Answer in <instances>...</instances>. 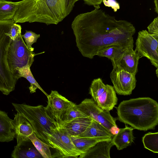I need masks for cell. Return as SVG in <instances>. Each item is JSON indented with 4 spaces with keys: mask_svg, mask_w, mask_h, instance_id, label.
<instances>
[{
    "mask_svg": "<svg viewBox=\"0 0 158 158\" xmlns=\"http://www.w3.org/2000/svg\"><path fill=\"white\" fill-rule=\"evenodd\" d=\"M102 2L105 6L111 7L114 12L120 9L119 4L115 0H102Z\"/></svg>",
    "mask_w": 158,
    "mask_h": 158,
    "instance_id": "obj_31",
    "label": "cell"
},
{
    "mask_svg": "<svg viewBox=\"0 0 158 158\" xmlns=\"http://www.w3.org/2000/svg\"><path fill=\"white\" fill-rule=\"evenodd\" d=\"M39 54H35L27 47L21 33L15 40H12L8 49L7 61L15 78L17 69L27 66L30 67L34 61V56Z\"/></svg>",
    "mask_w": 158,
    "mask_h": 158,
    "instance_id": "obj_7",
    "label": "cell"
},
{
    "mask_svg": "<svg viewBox=\"0 0 158 158\" xmlns=\"http://www.w3.org/2000/svg\"><path fill=\"white\" fill-rule=\"evenodd\" d=\"M77 106L79 110L87 116L100 123L114 135L118 130L115 118L110 114V111L104 110L97 105L93 99L86 98Z\"/></svg>",
    "mask_w": 158,
    "mask_h": 158,
    "instance_id": "obj_9",
    "label": "cell"
},
{
    "mask_svg": "<svg viewBox=\"0 0 158 158\" xmlns=\"http://www.w3.org/2000/svg\"><path fill=\"white\" fill-rule=\"evenodd\" d=\"M47 97L48 104L45 108L51 117L59 123L62 115L74 103L56 90H52Z\"/></svg>",
    "mask_w": 158,
    "mask_h": 158,
    "instance_id": "obj_12",
    "label": "cell"
},
{
    "mask_svg": "<svg viewBox=\"0 0 158 158\" xmlns=\"http://www.w3.org/2000/svg\"><path fill=\"white\" fill-rule=\"evenodd\" d=\"M30 68L29 66H27L17 69L15 76V78L18 80L21 77L25 78L30 84V86L29 87L30 93L35 92L36 89H38L47 97L48 94L44 90L35 79Z\"/></svg>",
    "mask_w": 158,
    "mask_h": 158,
    "instance_id": "obj_22",
    "label": "cell"
},
{
    "mask_svg": "<svg viewBox=\"0 0 158 158\" xmlns=\"http://www.w3.org/2000/svg\"><path fill=\"white\" fill-rule=\"evenodd\" d=\"M114 135L102 125L92 119L86 130L78 136L90 138H112Z\"/></svg>",
    "mask_w": 158,
    "mask_h": 158,
    "instance_id": "obj_18",
    "label": "cell"
},
{
    "mask_svg": "<svg viewBox=\"0 0 158 158\" xmlns=\"http://www.w3.org/2000/svg\"><path fill=\"white\" fill-rule=\"evenodd\" d=\"M27 140L17 144L11 154L13 158H39L43 157L35 148L27 147Z\"/></svg>",
    "mask_w": 158,
    "mask_h": 158,
    "instance_id": "obj_20",
    "label": "cell"
},
{
    "mask_svg": "<svg viewBox=\"0 0 158 158\" xmlns=\"http://www.w3.org/2000/svg\"><path fill=\"white\" fill-rule=\"evenodd\" d=\"M144 148L154 153H158V132H148L142 137Z\"/></svg>",
    "mask_w": 158,
    "mask_h": 158,
    "instance_id": "obj_26",
    "label": "cell"
},
{
    "mask_svg": "<svg viewBox=\"0 0 158 158\" xmlns=\"http://www.w3.org/2000/svg\"><path fill=\"white\" fill-rule=\"evenodd\" d=\"M18 2L0 0V20L12 19L17 10Z\"/></svg>",
    "mask_w": 158,
    "mask_h": 158,
    "instance_id": "obj_23",
    "label": "cell"
},
{
    "mask_svg": "<svg viewBox=\"0 0 158 158\" xmlns=\"http://www.w3.org/2000/svg\"><path fill=\"white\" fill-rule=\"evenodd\" d=\"M79 0H23L13 19L15 23L57 24L71 12Z\"/></svg>",
    "mask_w": 158,
    "mask_h": 158,
    "instance_id": "obj_2",
    "label": "cell"
},
{
    "mask_svg": "<svg viewBox=\"0 0 158 158\" xmlns=\"http://www.w3.org/2000/svg\"><path fill=\"white\" fill-rule=\"evenodd\" d=\"M111 139L100 141L79 158H110V150L113 146Z\"/></svg>",
    "mask_w": 158,
    "mask_h": 158,
    "instance_id": "obj_17",
    "label": "cell"
},
{
    "mask_svg": "<svg viewBox=\"0 0 158 158\" xmlns=\"http://www.w3.org/2000/svg\"><path fill=\"white\" fill-rule=\"evenodd\" d=\"M84 3L89 6H93L94 7L100 6L102 2V0H82Z\"/></svg>",
    "mask_w": 158,
    "mask_h": 158,
    "instance_id": "obj_32",
    "label": "cell"
},
{
    "mask_svg": "<svg viewBox=\"0 0 158 158\" xmlns=\"http://www.w3.org/2000/svg\"><path fill=\"white\" fill-rule=\"evenodd\" d=\"M28 138L43 158H52L49 149L51 147L37 137L34 132L28 137Z\"/></svg>",
    "mask_w": 158,
    "mask_h": 158,
    "instance_id": "obj_25",
    "label": "cell"
},
{
    "mask_svg": "<svg viewBox=\"0 0 158 158\" xmlns=\"http://www.w3.org/2000/svg\"><path fill=\"white\" fill-rule=\"evenodd\" d=\"M11 120L6 113L0 110V142H9L15 138Z\"/></svg>",
    "mask_w": 158,
    "mask_h": 158,
    "instance_id": "obj_19",
    "label": "cell"
},
{
    "mask_svg": "<svg viewBox=\"0 0 158 158\" xmlns=\"http://www.w3.org/2000/svg\"><path fill=\"white\" fill-rule=\"evenodd\" d=\"M134 129L127 125L124 128L119 129L112 139L113 145L115 146L118 150H120L131 145L134 139L133 132Z\"/></svg>",
    "mask_w": 158,
    "mask_h": 158,
    "instance_id": "obj_15",
    "label": "cell"
},
{
    "mask_svg": "<svg viewBox=\"0 0 158 158\" xmlns=\"http://www.w3.org/2000/svg\"><path fill=\"white\" fill-rule=\"evenodd\" d=\"M94 7L90 12L78 15L71 24L77 46L82 55L93 59L100 49L112 44L133 48L136 29L133 24L117 20L100 9V6Z\"/></svg>",
    "mask_w": 158,
    "mask_h": 158,
    "instance_id": "obj_1",
    "label": "cell"
},
{
    "mask_svg": "<svg viewBox=\"0 0 158 158\" xmlns=\"http://www.w3.org/2000/svg\"><path fill=\"white\" fill-rule=\"evenodd\" d=\"M17 112L25 117L32 126L36 136L49 144L44 132L50 133L58 124L43 105L32 106L26 104L12 103Z\"/></svg>",
    "mask_w": 158,
    "mask_h": 158,
    "instance_id": "obj_4",
    "label": "cell"
},
{
    "mask_svg": "<svg viewBox=\"0 0 158 158\" xmlns=\"http://www.w3.org/2000/svg\"><path fill=\"white\" fill-rule=\"evenodd\" d=\"M92 119L88 117L79 118L59 124L71 136H77L83 132L91 123Z\"/></svg>",
    "mask_w": 158,
    "mask_h": 158,
    "instance_id": "obj_16",
    "label": "cell"
},
{
    "mask_svg": "<svg viewBox=\"0 0 158 158\" xmlns=\"http://www.w3.org/2000/svg\"><path fill=\"white\" fill-rule=\"evenodd\" d=\"M117 119L134 129L146 131L158 124V104L149 97L124 100L117 108Z\"/></svg>",
    "mask_w": 158,
    "mask_h": 158,
    "instance_id": "obj_3",
    "label": "cell"
},
{
    "mask_svg": "<svg viewBox=\"0 0 158 158\" xmlns=\"http://www.w3.org/2000/svg\"><path fill=\"white\" fill-rule=\"evenodd\" d=\"M21 26L15 23L11 26L8 35L12 40H14L19 34L21 33Z\"/></svg>",
    "mask_w": 158,
    "mask_h": 158,
    "instance_id": "obj_30",
    "label": "cell"
},
{
    "mask_svg": "<svg viewBox=\"0 0 158 158\" xmlns=\"http://www.w3.org/2000/svg\"><path fill=\"white\" fill-rule=\"evenodd\" d=\"M49 144L58 152L59 157L77 158L84 153L74 145L71 135L59 123L50 133L44 132Z\"/></svg>",
    "mask_w": 158,
    "mask_h": 158,
    "instance_id": "obj_6",
    "label": "cell"
},
{
    "mask_svg": "<svg viewBox=\"0 0 158 158\" xmlns=\"http://www.w3.org/2000/svg\"><path fill=\"white\" fill-rule=\"evenodd\" d=\"M139 55L133 48L126 49L117 57L111 60L113 69L117 70H124L136 74L138 70Z\"/></svg>",
    "mask_w": 158,
    "mask_h": 158,
    "instance_id": "obj_13",
    "label": "cell"
},
{
    "mask_svg": "<svg viewBox=\"0 0 158 158\" xmlns=\"http://www.w3.org/2000/svg\"><path fill=\"white\" fill-rule=\"evenodd\" d=\"M13 19L0 20V91L8 95L15 89L18 81L11 72L7 61L8 49L12 39L8 35Z\"/></svg>",
    "mask_w": 158,
    "mask_h": 158,
    "instance_id": "obj_5",
    "label": "cell"
},
{
    "mask_svg": "<svg viewBox=\"0 0 158 158\" xmlns=\"http://www.w3.org/2000/svg\"><path fill=\"white\" fill-rule=\"evenodd\" d=\"M135 74L113 69L110 77L115 92L120 95L131 94L136 85Z\"/></svg>",
    "mask_w": 158,
    "mask_h": 158,
    "instance_id": "obj_11",
    "label": "cell"
},
{
    "mask_svg": "<svg viewBox=\"0 0 158 158\" xmlns=\"http://www.w3.org/2000/svg\"><path fill=\"white\" fill-rule=\"evenodd\" d=\"M135 51L141 58L145 57L152 64L158 68V39L154 37L146 30L138 33Z\"/></svg>",
    "mask_w": 158,
    "mask_h": 158,
    "instance_id": "obj_10",
    "label": "cell"
},
{
    "mask_svg": "<svg viewBox=\"0 0 158 158\" xmlns=\"http://www.w3.org/2000/svg\"><path fill=\"white\" fill-rule=\"evenodd\" d=\"M22 36L25 40L27 47L31 51H33L34 48L32 47V45L36 42L38 39L40 37V35L36 34L31 31L26 30L25 33Z\"/></svg>",
    "mask_w": 158,
    "mask_h": 158,
    "instance_id": "obj_28",
    "label": "cell"
},
{
    "mask_svg": "<svg viewBox=\"0 0 158 158\" xmlns=\"http://www.w3.org/2000/svg\"><path fill=\"white\" fill-rule=\"evenodd\" d=\"M148 32L155 38L158 39V17L155 18L147 27Z\"/></svg>",
    "mask_w": 158,
    "mask_h": 158,
    "instance_id": "obj_29",
    "label": "cell"
},
{
    "mask_svg": "<svg viewBox=\"0 0 158 158\" xmlns=\"http://www.w3.org/2000/svg\"><path fill=\"white\" fill-rule=\"evenodd\" d=\"M154 2L155 4V11L157 14H158V0H154Z\"/></svg>",
    "mask_w": 158,
    "mask_h": 158,
    "instance_id": "obj_33",
    "label": "cell"
},
{
    "mask_svg": "<svg viewBox=\"0 0 158 158\" xmlns=\"http://www.w3.org/2000/svg\"><path fill=\"white\" fill-rule=\"evenodd\" d=\"M71 137L75 146L84 154L98 142L112 139L108 138L85 137L78 136H71Z\"/></svg>",
    "mask_w": 158,
    "mask_h": 158,
    "instance_id": "obj_21",
    "label": "cell"
},
{
    "mask_svg": "<svg viewBox=\"0 0 158 158\" xmlns=\"http://www.w3.org/2000/svg\"><path fill=\"white\" fill-rule=\"evenodd\" d=\"M11 124L17 144L29 139L28 137L34 132L30 123L25 117L18 112L15 114L14 119L11 120Z\"/></svg>",
    "mask_w": 158,
    "mask_h": 158,
    "instance_id": "obj_14",
    "label": "cell"
},
{
    "mask_svg": "<svg viewBox=\"0 0 158 158\" xmlns=\"http://www.w3.org/2000/svg\"><path fill=\"white\" fill-rule=\"evenodd\" d=\"M86 117L87 116L79 110L77 107V105L74 103L67 109L62 115L59 123L70 121L77 118Z\"/></svg>",
    "mask_w": 158,
    "mask_h": 158,
    "instance_id": "obj_27",
    "label": "cell"
},
{
    "mask_svg": "<svg viewBox=\"0 0 158 158\" xmlns=\"http://www.w3.org/2000/svg\"><path fill=\"white\" fill-rule=\"evenodd\" d=\"M89 94L98 106L104 110L110 111L117 103L118 99L113 87L105 85L100 78L92 81Z\"/></svg>",
    "mask_w": 158,
    "mask_h": 158,
    "instance_id": "obj_8",
    "label": "cell"
},
{
    "mask_svg": "<svg viewBox=\"0 0 158 158\" xmlns=\"http://www.w3.org/2000/svg\"><path fill=\"white\" fill-rule=\"evenodd\" d=\"M126 49L119 45H110L100 49L96 55L106 57L111 60L120 55Z\"/></svg>",
    "mask_w": 158,
    "mask_h": 158,
    "instance_id": "obj_24",
    "label": "cell"
}]
</instances>
